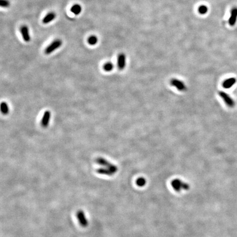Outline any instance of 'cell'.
<instances>
[{
    "label": "cell",
    "mask_w": 237,
    "mask_h": 237,
    "mask_svg": "<svg viewBox=\"0 0 237 237\" xmlns=\"http://www.w3.org/2000/svg\"><path fill=\"white\" fill-rule=\"evenodd\" d=\"M96 162L98 164L103 166L104 167H106L107 169L110 170L114 174H116L118 171V168L116 165L111 164L109 161H108L107 160L101 157L98 158L96 160Z\"/></svg>",
    "instance_id": "cell-1"
},
{
    "label": "cell",
    "mask_w": 237,
    "mask_h": 237,
    "mask_svg": "<svg viewBox=\"0 0 237 237\" xmlns=\"http://www.w3.org/2000/svg\"><path fill=\"white\" fill-rule=\"evenodd\" d=\"M171 184L174 190L176 192H180L182 189L188 190L190 188L189 185L188 183L182 182L181 180L179 179H175L171 182Z\"/></svg>",
    "instance_id": "cell-2"
},
{
    "label": "cell",
    "mask_w": 237,
    "mask_h": 237,
    "mask_svg": "<svg viewBox=\"0 0 237 237\" xmlns=\"http://www.w3.org/2000/svg\"><path fill=\"white\" fill-rule=\"evenodd\" d=\"M219 95L220 96L222 100L224 101V103L227 105L229 108H233L235 106V102L232 98L228 94L226 93L224 91H219Z\"/></svg>",
    "instance_id": "cell-3"
},
{
    "label": "cell",
    "mask_w": 237,
    "mask_h": 237,
    "mask_svg": "<svg viewBox=\"0 0 237 237\" xmlns=\"http://www.w3.org/2000/svg\"><path fill=\"white\" fill-rule=\"evenodd\" d=\"M170 84L179 91L184 92L187 89V87L185 83L183 81L180 80L178 79L173 78L171 79V80L170 81Z\"/></svg>",
    "instance_id": "cell-4"
},
{
    "label": "cell",
    "mask_w": 237,
    "mask_h": 237,
    "mask_svg": "<svg viewBox=\"0 0 237 237\" xmlns=\"http://www.w3.org/2000/svg\"><path fill=\"white\" fill-rule=\"evenodd\" d=\"M62 45V41L59 39H57L51 43L47 47L45 51V53L46 55H50L56 50L59 48Z\"/></svg>",
    "instance_id": "cell-5"
},
{
    "label": "cell",
    "mask_w": 237,
    "mask_h": 237,
    "mask_svg": "<svg viewBox=\"0 0 237 237\" xmlns=\"http://www.w3.org/2000/svg\"><path fill=\"white\" fill-rule=\"evenodd\" d=\"M76 216H77V218L78 219L80 224L82 227H86L88 226L89 222L86 217L84 212L82 210H79L77 212Z\"/></svg>",
    "instance_id": "cell-6"
},
{
    "label": "cell",
    "mask_w": 237,
    "mask_h": 237,
    "mask_svg": "<svg viewBox=\"0 0 237 237\" xmlns=\"http://www.w3.org/2000/svg\"><path fill=\"white\" fill-rule=\"evenodd\" d=\"M126 64V55L123 53H120L118 56L117 59V65L118 68L120 70H123Z\"/></svg>",
    "instance_id": "cell-7"
},
{
    "label": "cell",
    "mask_w": 237,
    "mask_h": 237,
    "mask_svg": "<svg viewBox=\"0 0 237 237\" xmlns=\"http://www.w3.org/2000/svg\"><path fill=\"white\" fill-rule=\"evenodd\" d=\"M20 31L24 41H26V43H29L31 40V37L30 36L29 30L28 27L26 26H22Z\"/></svg>",
    "instance_id": "cell-8"
},
{
    "label": "cell",
    "mask_w": 237,
    "mask_h": 237,
    "mask_svg": "<svg viewBox=\"0 0 237 237\" xmlns=\"http://www.w3.org/2000/svg\"><path fill=\"white\" fill-rule=\"evenodd\" d=\"M237 7H233L231 12V16L228 20L229 26H234L237 22Z\"/></svg>",
    "instance_id": "cell-9"
},
{
    "label": "cell",
    "mask_w": 237,
    "mask_h": 237,
    "mask_svg": "<svg viewBox=\"0 0 237 237\" xmlns=\"http://www.w3.org/2000/svg\"><path fill=\"white\" fill-rule=\"evenodd\" d=\"M50 118L51 112L49 110H47L44 113L41 120V125L43 128H46L49 125Z\"/></svg>",
    "instance_id": "cell-10"
},
{
    "label": "cell",
    "mask_w": 237,
    "mask_h": 237,
    "mask_svg": "<svg viewBox=\"0 0 237 237\" xmlns=\"http://www.w3.org/2000/svg\"><path fill=\"white\" fill-rule=\"evenodd\" d=\"M236 82L237 79L235 77H230L223 82L222 87L225 89H230L236 83Z\"/></svg>",
    "instance_id": "cell-11"
},
{
    "label": "cell",
    "mask_w": 237,
    "mask_h": 237,
    "mask_svg": "<svg viewBox=\"0 0 237 237\" xmlns=\"http://www.w3.org/2000/svg\"><path fill=\"white\" fill-rule=\"evenodd\" d=\"M56 17V14L54 12H50L48 13L43 19V23L45 24L50 23L51 21H53Z\"/></svg>",
    "instance_id": "cell-12"
},
{
    "label": "cell",
    "mask_w": 237,
    "mask_h": 237,
    "mask_svg": "<svg viewBox=\"0 0 237 237\" xmlns=\"http://www.w3.org/2000/svg\"><path fill=\"white\" fill-rule=\"evenodd\" d=\"M96 172H97L98 174H101V175H107L109 176H111L112 175H113L114 174L110 171V170L107 169V168H99L98 169L96 170Z\"/></svg>",
    "instance_id": "cell-13"
},
{
    "label": "cell",
    "mask_w": 237,
    "mask_h": 237,
    "mask_svg": "<svg viewBox=\"0 0 237 237\" xmlns=\"http://www.w3.org/2000/svg\"><path fill=\"white\" fill-rule=\"evenodd\" d=\"M71 12L75 15H79L82 11V7L80 4H75L72 6L71 8Z\"/></svg>",
    "instance_id": "cell-14"
},
{
    "label": "cell",
    "mask_w": 237,
    "mask_h": 237,
    "mask_svg": "<svg viewBox=\"0 0 237 237\" xmlns=\"http://www.w3.org/2000/svg\"><path fill=\"white\" fill-rule=\"evenodd\" d=\"M1 111L3 114L7 115L9 111V106L6 102H3L1 104Z\"/></svg>",
    "instance_id": "cell-15"
},
{
    "label": "cell",
    "mask_w": 237,
    "mask_h": 237,
    "mask_svg": "<svg viewBox=\"0 0 237 237\" xmlns=\"http://www.w3.org/2000/svg\"><path fill=\"white\" fill-rule=\"evenodd\" d=\"M87 42L89 43V45L91 46H94L95 45H96L98 43V38L97 36H91L90 37H89L88 40H87Z\"/></svg>",
    "instance_id": "cell-16"
},
{
    "label": "cell",
    "mask_w": 237,
    "mask_h": 237,
    "mask_svg": "<svg viewBox=\"0 0 237 237\" xmlns=\"http://www.w3.org/2000/svg\"><path fill=\"white\" fill-rule=\"evenodd\" d=\"M113 68H114V65L113 64V63H111V62L106 63L103 65L104 70L106 71V72H109L112 71Z\"/></svg>",
    "instance_id": "cell-17"
},
{
    "label": "cell",
    "mask_w": 237,
    "mask_h": 237,
    "mask_svg": "<svg viewBox=\"0 0 237 237\" xmlns=\"http://www.w3.org/2000/svg\"><path fill=\"white\" fill-rule=\"evenodd\" d=\"M136 184L138 186L143 187L146 184V180L143 177L138 178L136 180Z\"/></svg>",
    "instance_id": "cell-18"
},
{
    "label": "cell",
    "mask_w": 237,
    "mask_h": 237,
    "mask_svg": "<svg viewBox=\"0 0 237 237\" xmlns=\"http://www.w3.org/2000/svg\"><path fill=\"white\" fill-rule=\"evenodd\" d=\"M208 11V8L207 6L205 5L200 6L198 9V12L200 14H205Z\"/></svg>",
    "instance_id": "cell-19"
},
{
    "label": "cell",
    "mask_w": 237,
    "mask_h": 237,
    "mask_svg": "<svg viewBox=\"0 0 237 237\" xmlns=\"http://www.w3.org/2000/svg\"><path fill=\"white\" fill-rule=\"evenodd\" d=\"M0 5L1 7L7 8L10 6V2L8 0H1Z\"/></svg>",
    "instance_id": "cell-20"
}]
</instances>
